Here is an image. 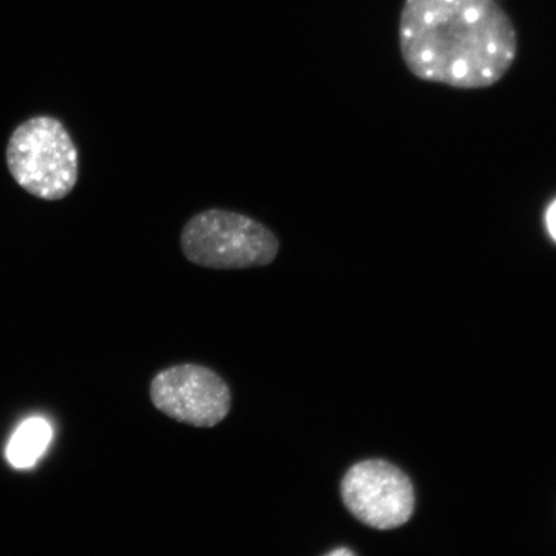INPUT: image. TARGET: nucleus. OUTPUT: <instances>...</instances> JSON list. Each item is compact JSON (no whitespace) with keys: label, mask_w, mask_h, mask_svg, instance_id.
<instances>
[{"label":"nucleus","mask_w":556,"mask_h":556,"mask_svg":"<svg viewBox=\"0 0 556 556\" xmlns=\"http://www.w3.org/2000/svg\"><path fill=\"white\" fill-rule=\"evenodd\" d=\"M400 46L417 78L460 89L496 85L518 50L516 29L496 0H406Z\"/></svg>","instance_id":"nucleus-1"},{"label":"nucleus","mask_w":556,"mask_h":556,"mask_svg":"<svg viewBox=\"0 0 556 556\" xmlns=\"http://www.w3.org/2000/svg\"><path fill=\"white\" fill-rule=\"evenodd\" d=\"M7 165L25 191L47 201L66 198L79 179L78 149L64 124L52 116L18 125L7 148Z\"/></svg>","instance_id":"nucleus-2"},{"label":"nucleus","mask_w":556,"mask_h":556,"mask_svg":"<svg viewBox=\"0 0 556 556\" xmlns=\"http://www.w3.org/2000/svg\"><path fill=\"white\" fill-rule=\"evenodd\" d=\"M180 249L197 266L211 269L266 267L280 252V240L245 214L208 208L193 215L180 233Z\"/></svg>","instance_id":"nucleus-3"},{"label":"nucleus","mask_w":556,"mask_h":556,"mask_svg":"<svg viewBox=\"0 0 556 556\" xmlns=\"http://www.w3.org/2000/svg\"><path fill=\"white\" fill-rule=\"evenodd\" d=\"M150 399L159 412L197 428H213L231 409L227 382L205 366L182 364L160 371L150 386Z\"/></svg>","instance_id":"nucleus-4"},{"label":"nucleus","mask_w":556,"mask_h":556,"mask_svg":"<svg viewBox=\"0 0 556 556\" xmlns=\"http://www.w3.org/2000/svg\"><path fill=\"white\" fill-rule=\"evenodd\" d=\"M340 492L352 516L377 530L405 525L414 513L412 482L386 462L366 460L353 465L343 478Z\"/></svg>","instance_id":"nucleus-5"},{"label":"nucleus","mask_w":556,"mask_h":556,"mask_svg":"<svg viewBox=\"0 0 556 556\" xmlns=\"http://www.w3.org/2000/svg\"><path fill=\"white\" fill-rule=\"evenodd\" d=\"M53 430L45 419L33 417L21 424L7 447V458L16 469L34 467L52 441Z\"/></svg>","instance_id":"nucleus-6"},{"label":"nucleus","mask_w":556,"mask_h":556,"mask_svg":"<svg viewBox=\"0 0 556 556\" xmlns=\"http://www.w3.org/2000/svg\"><path fill=\"white\" fill-rule=\"evenodd\" d=\"M545 220L548 235H551L552 239L556 242V200L548 206Z\"/></svg>","instance_id":"nucleus-7"},{"label":"nucleus","mask_w":556,"mask_h":556,"mask_svg":"<svg viewBox=\"0 0 556 556\" xmlns=\"http://www.w3.org/2000/svg\"><path fill=\"white\" fill-rule=\"evenodd\" d=\"M328 555H330V556H337V555H340V556H342V555H353V552L348 551V548H338V551H336V552H331V553H329Z\"/></svg>","instance_id":"nucleus-8"}]
</instances>
